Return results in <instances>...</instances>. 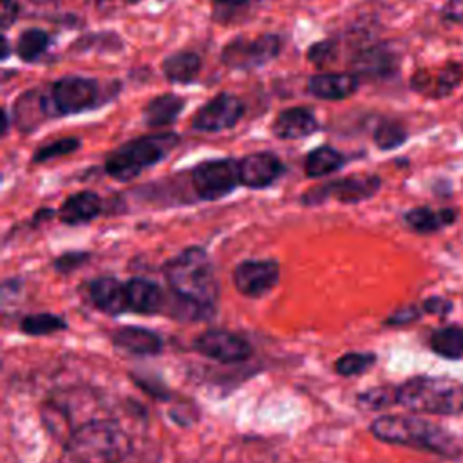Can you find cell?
Segmentation results:
<instances>
[{
  "instance_id": "40",
  "label": "cell",
  "mask_w": 463,
  "mask_h": 463,
  "mask_svg": "<svg viewBox=\"0 0 463 463\" xmlns=\"http://www.w3.org/2000/svg\"><path fill=\"white\" fill-rule=\"evenodd\" d=\"M212 2L219 11H235L239 7H244L250 0H212Z\"/></svg>"
},
{
  "instance_id": "8",
  "label": "cell",
  "mask_w": 463,
  "mask_h": 463,
  "mask_svg": "<svg viewBox=\"0 0 463 463\" xmlns=\"http://www.w3.org/2000/svg\"><path fill=\"white\" fill-rule=\"evenodd\" d=\"M190 179L195 194L201 199H221L233 192L237 184H241L239 161H233L230 157L203 161L192 170Z\"/></svg>"
},
{
  "instance_id": "20",
  "label": "cell",
  "mask_w": 463,
  "mask_h": 463,
  "mask_svg": "<svg viewBox=\"0 0 463 463\" xmlns=\"http://www.w3.org/2000/svg\"><path fill=\"white\" fill-rule=\"evenodd\" d=\"M203 67V58L194 51H177L168 54L163 63L161 71L170 83H192Z\"/></svg>"
},
{
  "instance_id": "19",
  "label": "cell",
  "mask_w": 463,
  "mask_h": 463,
  "mask_svg": "<svg viewBox=\"0 0 463 463\" xmlns=\"http://www.w3.org/2000/svg\"><path fill=\"white\" fill-rule=\"evenodd\" d=\"M184 109V98L166 92L152 98L143 107V121L150 128H161L168 127L177 121L179 114Z\"/></svg>"
},
{
  "instance_id": "10",
  "label": "cell",
  "mask_w": 463,
  "mask_h": 463,
  "mask_svg": "<svg viewBox=\"0 0 463 463\" xmlns=\"http://www.w3.org/2000/svg\"><path fill=\"white\" fill-rule=\"evenodd\" d=\"M244 114V103L239 96L219 92L208 99L192 118V128L199 132H222L233 128Z\"/></svg>"
},
{
  "instance_id": "41",
  "label": "cell",
  "mask_w": 463,
  "mask_h": 463,
  "mask_svg": "<svg viewBox=\"0 0 463 463\" xmlns=\"http://www.w3.org/2000/svg\"><path fill=\"white\" fill-rule=\"evenodd\" d=\"M9 52H11L9 40L4 36V38H2V52H0V58H2V60H7V58H9Z\"/></svg>"
},
{
  "instance_id": "35",
  "label": "cell",
  "mask_w": 463,
  "mask_h": 463,
  "mask_svg": "<svg viewBox=\"0 0 463 463\" xmlns=\"http://www.w3.org/2000/svg\"><path fill=\"white\" fill-rule=\"evenodd\" d=\"M439 16L445 24H463V0H447Z\"/></svg>"
},
{
  "instance_id": "27",
  "label": "cell",
  "mask_w": 463,
  "mask_h": 463,
  "mask_svg": "<svg viewBox=\"0 0 463 463\" xmlns=\"http://www.w3.org/2000/svg\"><path fill=\"white\" fill-rule=\"evenodd\" d=\"M407 137H409L407 128L396 119H382L373 132V139L376 146L385 152L402 146L407 141Z\"/></svg>"
},
{
  "instance_id": "16",
  "label": "cell",
  "mask_w": 463,
  "mask_h": 463,
  "mask_svg": "<svg viewBox=\"0 0 463 463\" xmlns=\"http://www.w3.org/2000/svg\"><path fill=\"white\" fill-rule=\"evenodd\" d=\"M320 128L315 112L307 107H289L279 112L271 123V132L279 139H302Z\"/></svg>"
},
{
  "instance_id": "36",
  "label": "cell",
  "mask_w": 463,
  "mask_h": 463,
  "mask_svg": "<svg viewBox=\"0 0 463 463\" xmlns=\"http://www.w3.org/2000/svg\"><path fill=\"white\" fill-rule=\"evenodd\" d=\"M20 13V5L16 0H0V27L9 29Z\"/></svg>"
},
{
  "instance_id": "2",
  "label": "cell",
  "mask_w": 463,
  "mask_h": 463,
  "mask_svg": "<svg viewBox=\"0 0 463 463\" xmlns=\"http://www.w3.org/2000/svg\"><path fill=\"white\" fill-rule=\"evenodd\" d=\"M130 439L112 420H92L72 430L63 445L60 463H121Z\"/></svg>"
},
{
  "instance_id": "34",
  "label": "cell",
  "mask_w": 463,
  "mask_h": 463,
  "mask_svg": "<svg viewBox=\"0 0 463 463\" xmlns=\"http://www.w3.org/2000/svg\"><path fill=\"white\" fill-rule=\"evenodd\" d=\"M411 89L429 99H432L434 94V72L430 69H418L411 76Z\"/></svg>"
},
{
  "instance_id": "26",
  "label": "cell",
  "mask_w": 463,
  "mask_h": 463,
  "mask_svg": "<svg viewBox=\"0 0 463 463\" xmlns=\"http://www.w3.org/2000/svg\"><path fill=\"white\" fill-rule=\"evenodd\" d=\"M463 83V63L456 60L445 61L434 72V94L432 99H445L456 92V89Z\"/></svg>"
},
{
  "instance_id": "14",
  "label": "cell",
  "mask_w": 463,
  "mask_h": 463,
  "mask_svg": "<svg viewBox=\"0 0 463 463\" xmlns=\"http://www.w3.org/2000/svg\"><path fill=\"white\" fill-rule=\"evenodd\" d=\"M282 174L284 163L271 152H253L239 161V179L248 188H266Z\"/></svg>"
},
{
  "instance_id": "9",
  "label": "cell",
  "mask_w": 463,
  "mask_h": 463,
  "mask_svg": "<svg viewBox=\"0 0 463 463\" xmlns=\"http://www.w3.org/2000/svg\"><path fill=\"white\" fill-rule=\"evenodd\" d=\"M380 184L382 181L378 175H349L311 188L304 194L302 201L306 204H317L333 197L340 203H360L373 197L380 190Z\"/></svg>"
},
{
  "instance_id": "18",
  "label": "cell",
  "mask_w": 463,
  "mask_h": 463,
  "mask_svg": "<svg viewBox=\"0 0 463 463\" xmlns=\"http://www.w3.org/2000/svg\"><path fill=\"white\" fill-rule=\"evenodd\" d=\"M127 284V298H128V311L136 313H157L166 304V298L161 288L146 279H130Z\"/></svg>"
},
{
  "instance_id": "5",
  "label": "cell",
  "mask_w": 463,
  "mask_h": 463,
  "mask_svg": "<svg viewBox=\"0 0 463 463\" xmlns=\"http://www.w3.org/2000/svg\"><path fill=\"white\" fill-rule=\"evenodd\" d=\"M396 403L414 412L459 414L463 411V385L450 378L418 376L396 387Z\"/></svg>"
},
{
  "instance_id": "22",
  "label": "cell",
  "mask_w": 463,
  "mask_h": 463,
  "mask_svg": "<svg viewBox=\"0 0 463 463\" xmlns=\"http://www.w3.org/2000/svg\"><path fill=\"white\" fill-rule=\"evenodd\" d=\"M114 344L134 354H157L163 349L161 338L145 327H123L116 331Z\"/></svg>"
},
{
  "instance_id": "43",
  "label": "cell",
  "mask_w": 463,
  "mask_h": 463,
  "mask_svg": "<svg viewBox=\"0 0 463 463\" xmlns=\"http://www.w3.org/2000/svg\"><path fill=\"white\" fill-rule=\"evenodd\" d=\"M123 2H127V4H139L141 0H123Z\"/></svg>"
},
{
  "instance_id": "13",
  "label": "cell",
  "mask_w": 463,
  "mask_h": 463,
  "mask_svg": "<svg viewBox=\"0 0 463 463\" xmlns=\"http://www.w3.org/2000/svg\"><path fill=\"white\" fill-rule=\"evenodd\" d=\"M351 67L358 78L383 80L396 74L400 67V56L387 43H371L362 47L353 56Z\"/></svg>"
},
{
  "instance_id": "32",
  "label": "cell",
  "mask_w": 463,
  "mask_h": 463,
  "mask_svg": "<svg viewBox=\"0 0 463 463\" xmlns=\"http://www.w3.org/2000/svg\"><path fill=\"white\" fill-rule=\"evenodd\" d=\"M360 405L367 409H383L396 403V389L391 387H376L358 396Z\"/></svg>"
},
{
  "instance_id": "4",
  "label": "cell",
  "mask_w": 463,
  "mask_h": 463,
  "mask_svg": "<svg viewBox=\"0 0 463 463\" xmlns=\"http://www.w3.org/2000/svg\"><path fill=\"white\" fill-rule=\"evenodd\" d=\"M181 137L175 132H157L130 139L112 150L105 159V172L116 181H130L145 168L163 161Z\"/></svg>"
},
{
  "instance_id": "15",
  "label": "cell",
  "mask_w": 463,
  "mask_h": 463,
  "mask_svg": "<svg viewBox=\"0 0 463 463\" xmlns=\"http://www.w3.org/2000/svg\"><path fill=\"white\" fill-rule=\"evenodd\" d=\"M358 89L360 78L354 72H317L307 80V92L326 101L347 99Z\"/></svg>"
},
{
  "instance_id": "21",
  "label": "cell",
  "mask_w": 463,
  "mask_h": 463,
  "mask_svg": "<svg viewBox=\"0 0 463 463\" xmlns=\"http://www.w3.org/2000/svg\"><path fill=\"white\" fill-rule=\"evenodd\" d=\"M101 212V201L94 192H78L65 199L60 208V219L65 224H83L98 217Z\"/></svg>"
},
{
  "instance_id": "24",
  "label": "cell",
  "mask_w": 463,
  "mask_h": 463,
  "mask_svg": "<svg viewBox=\"0 0 463 463\" xmlns=\"http://www.w3.org/2000/svg\"><path fill=\"white\" fill-rule=\"evenodd\" d=\"M345 165V156L329 145L313 148L304 161V170L307 177H324Z\"/></svg>"
},
{
  "instance_id": "12",
  "label": "cell",
  "mask_w": 463,
  "mask_h": 463,
  "mask_svg": "<svg viewBox=\"0 0 463 463\" xmlns=\"http://www.w3.org/2000/svg\"><path fill=\"white\" fill-rule=\"evenodd\" d=\"M279 280V264L269 259L242 260L233 271L235 288L244 297H262L275 288Z\"/></svg>"
},
{
  "instance_id": "11",
  "label": "cell",
  "mask_w": 463,
  "mask_h": 463,
  "mask_svg": "<svg viewBox=\"0 0 463 463\" xmlns=\"http://www.w3.org/2000/svg\"><path fill=\"white\" fill-rule=\"evenodd\" d=\"M194 349L221 364H237L251 354V345L239 335L210 329L194 340Z\"/></svg>"
},
{
  "instance_id": "33",
  "label": "cell",
  "mask_w": 463,
  "mask_h": 463,
  "mask_svg": "<svg viewBox=\"0 0 463 463\" xmlns=\"http://www.w3.org/2000/svg\"><path fill=\"white\" fill-rule=\"evenodd\" d=\"M336 56V43L331 40H320L315 42L309 49H307V60L315 65V67H324L326 63L333 61Z\"/></svg>"
},
{
  "instance_id": "1",
  "label": "cell",
  "mask_w": 463,
  "mask_h": 463,
  "mask_svg": "<svg viewBox=\"0 0 463 463\" xmlns=\"http://www.w3.org/2000/svg\"><path fill=\"white\" fill-rule=\"evenodd\" d=\"M165 277L190 318H201L213 311L219 284L213 264L203 248L192 246L170 259L165 266Z\"/></svg>"
},
{
  "instance_id": "38",
  "label": "cell",
  "mask_w": 463,
  "mask_h": 463,
  "mask_svg": "<svg viewBox=\"0 0 463 463\" xmlns=\"http://www.w3.org/2000/svg\"><path fill=\"white\" fill-rule=\"evenodd\" d=\"M418 317V309L416 307H407V309H400L394 313V317L389 318V322L392 324H405V322H411Z\"/></svg>"
},
{
  "instance_id": "30",
  "label": "cell",
  "mask_w": 463,
  "mask_h": 463,
  "mask_svg": "<svg viewBox=\"0 0 463 463\" xmlns=\"http://www.w3.org/2000/svg\"><path fill=\"white\" fill-rule=\"evenodd\" d=\"M374 360L373 353H345L335 362V371L342 376H354L367 371Z\"/></svg>"
},
{
  "instance_id": "39",
  "label": "cell",
  "mask_w": 463,
  "mask_h": 463,
  "mask_svg": "<svg viewBox=\"0 0 463 463\" xmlns=\"http://www.w3.org/2000/svg\"><path fill=\"white\" fill-rule=\"evenodd\" d=\"M85 259V255L83 253H67V255H63L58 262H56V266H58V269H71L72 266H76L78 262H81Z\"/></svg>"
},
{
  "instance_id": "25",
  "label": "cell",
  "mask_w": 463,
  "mask_h": 463,
  "mask_svg": "<svg viewBox=\"0 0 463 463\" xmlns=\"http://www.w3.org/2000/svg\"><path fill=\"white\" fill-rule=\"evenodd\" d=\"M49 43H51V38L43 29L31 27L20 33L14 45V52L22 61L31 63V61H36L47 51Z\"/></svg>"
},
{
  "instance_id": "42",
  "label": "cell",
  "mask_w": 463,
  "mask_h": 463,
  "mask_svg": "<svg viewBox=\"0 0 463 463\" xmlns=\"http://www.w3.org/2000/svg\"><path fill=\"white\" fill-rule=\"evenodd\" d=\"M7 130H9V114H7V110L4 109V110H2V134L5 136Z\"/></svg>"
},
{
  "instance_id": "17",
  "label": "cell",
  "mask_w": 463,
  "mask_h": 463,
  "mask_svg": "<svg viewBox=\"0 0 463 463\" xmlns=\"http://www.w3.org/2000/svg\"><path fill=\"white\" fill-rule=\"evenodd\" d=\"M89 298L98 309L109 315H119L123 311H128L127 284L112 277L94 279L89 284Z\"/></svg>"
},
{
  "instance_id": "28",
  "label": "cell",
  "mask_w": 463,
  "mask_h": 463,
  "mask_svg": "<svg viewBox=\"0 0 463 463\" xmlns=\"http://www.w3.org/2000/svg\"><path fill=\"white\" fill-rule=\"evenodd\" d=\"M430 347L445 358H459L463 354V329L443 327L438 329L430 338Z\"/></svg>"
},
{
  "instance_id": "23",
  "label": "cell",
  "mask_w": 463,
  "mask_h": 463,
  "mask_svg": "<svg viewBox=\"0 0 463 463\" xmlns=\"http://www.w3.org/2000/svg\"><path fill=\"white\" fill-rule=\"evenodd\" d=\"M456 210L452 208H441V210H432L429 206H420L412 208L405 213V222L420 233H430L436 232L443 226H449L456 221Z\"/></svg>"
},
{
  "instance_id": "31",
  "label": "cell",
  "mask_w": 463,
  "mask_h": 463,
  "mask_svg": "<svg viewBox=\"0 0 463 463\" xmlns=\"http://www.w3.org/2000/svg\"><path fill=\"white\" fill-rule=\"evenodd\" d=\"M63 327H65V322L52 313L29 315L22 320V329L29 335H49V333L63 329Z\"/></svg>"
},
{
  "instance_id": "6",
  "label": "cell",
  "mask_w": 463,
  "mask_h": 463,
  "mask_svg": "<svg viewBox=\"0 0 463 463\" xmlns=\"http://www.w3.org/2000/svg\"><path fill=\"white\" fill-rule=\"evenodd\" d=\"M282 51V38L264 33L255 38H235L221 51V61L233 71H253L273 61Z\"/></svg>"
},
{
  "instance_id": "3",
  "label": "cell",
  "mask_w": 463,
  "mask_h": 463,
  "mask_svg": "<svg viewBox=\"0 0 463 463\" xmlns=\"http://www.w3.org/2000/svg\"><path fill=\"white\" fill-rule=\"evenodd\" d=\"M371 432L387 443L427 450L443 458H458V439L436 423L414 416H380L371 423Z\"/></svg>"
},
{
  "instance_id": "29",
  "label": "cell",
  "mask_w": 463,
  "mask_h": 463,
  "mask_svg": "<svg viewBox=\"0 0 463 463\" xmlns=\"http://www.w3.org/2000/svg\"><path fill=\"white\" fill-rule=\"evenodd\" d=\"M81 141L78 137H61V139H56L52 143H47V145H42L34 156H33V163H45V161H51L54 157H63V156H69L72 152H76L80 148Z\"/></svg>"
},
{
  "instance_id": "7",
  "label": "cell",
  "mask_w": 463,
  "mask_h": 463,
  "mask_svg": "<svg viewBox=\"0 0 463 463\" xmlns=\"http://www.w3.org/2000/svg\"><path fill=\"white\" fill-rule=\"evenodd\" d=\"M101 87L85 76H61L49 90V103L54 116H74L94 109L99 103Z\"/></svg>"
},
{
  "instance_id": "37",
  "label": "cell",
  "mask_w": 463,
  "mask_h": 463,
  "mask_svg": "<svg viewBox=\"0 0 463 463\" xmlns=\"http://www.w3.org/2000/svg\"><path fill=\"white\" fill-rule=\"evenodd\" d=\"M425 311L427 313H438V315H445V313H449L450 311V302L449 300H445V298H441V297H432V298H429L427 302H425Z\"/></svg>"
}]
</instances>
